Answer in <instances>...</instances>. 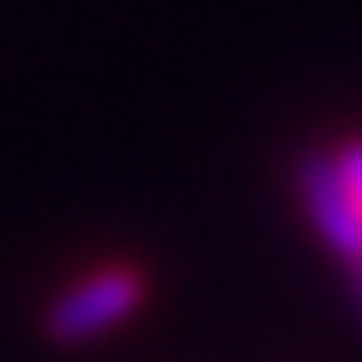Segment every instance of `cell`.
Wrapping results in <instances>:
<instances>
[{"label": "cell", "instance_id": "cell-1", "mask_svg": "<svg viewBox=\"0 0 362 362\" xmlns=\"http://www.w3.org/2000/svg\"><path fill=\"white\" fill-rule=\"evenodd\" d=\"M141 297H146L141 272L101 267V272H90L86 282L66 287L51 302V312H45V332H51L56 342H90V337L121 327L126 317L141 307Z\"/></svg>", "mask_w": 362, "mask_h": 362}, {"label": "cell", "instance_id": "cell-2", "mask_svg": "<svg viewBox=\"0 0 362 362\" xmlns=\"http://www.w3.org/2000/svg\"><path fill=\"white\" fill-rule=\"evenodd\" d=\"M297 187H302V206H307V216L317 226V237H322L342 262H357L362 257V211L342 187L337 161L322 156V151H307L302 166H297Z\"/></svg>", "mask_w": 362, "mask_h": 362}, {"label": "cell", "instance_id": "cell-3", "mask_svg": "<svg viewBox=\"0 0 362 362\" xmlns=\"http://www.w3.org/2000/svg\"><path fill=\"white\" fill-rule=\"evenodd\" d=\"M332 161H337V176H342L347 197L362 211V141H342V151H332Z\"/></svg>", "mask_w": 362, "mask_h": 362}, {"label": "cell", "instance_id": "cell-4", "mask_svg": "<svg viewBox=\"0 0 362 362\" xmlns=\"http://www.w3.org/2000/svg\"><path fill=\"white\" fill-rule=\"evenodd\" d=\"M347 267H352V292H357V307H362V257L347 262Z\"/></svg>", "mask_w": 362, "mask_h": 362}]
</instances>
